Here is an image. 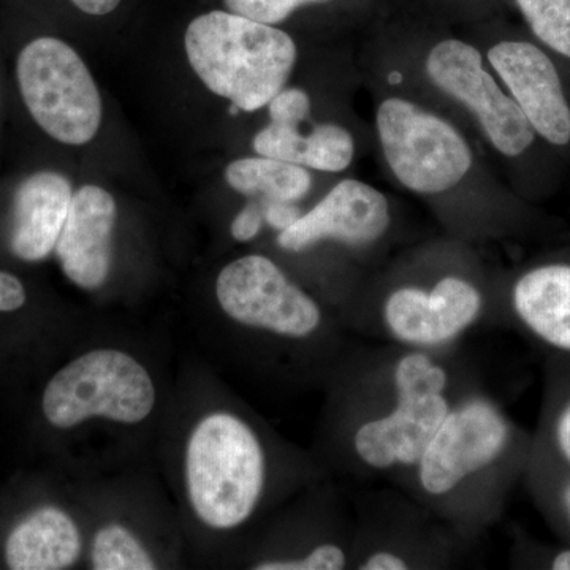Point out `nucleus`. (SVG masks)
I'll return each mask as SVG.
<instances>
[{"label":"nucleus","mask_w":570,"mask_h":570,"mask_svg":"<svg viewBox=\"0 0 570 570\" xmlns=\"http://www.w3.org/2000/svg\"><path fill=\"white\" fill-rule=\"evenodd\" d=\"M531 450L532 438L498 401L463 389L415 466L404 474L428 512L469 534L499 515L510 487L527 472Z\"/></svg>","instance_id":"f257e3e1"},{"label":"nucleus","mask_w":570,"mask_h":570,"mask_svg":"<svg viewBox=\"0 0 570 570\" xmlns=\"http://www.w3.org/2000/svg\"><path fill=\"white\" fill-rule=\"evenodd\" d=\"M355 366L348 449L367 474H404L459 397L444 352L396 346Z\"/></svg>","instance_id":"f03ea898"},{"label":"nucleus","mask_w":570,"mask_h":570,"mask_svg":"<svg viewBox=\"0 0 570 570\" xmlns=\"http://www.w3.org/2000/svg\"><path fill=\"white\" fill-rule=\"evenodd\" d=\"M184 43L206 88L246 112L268 107L296 62V45L287 32L232 11L195 18Z\"/></svg>","instance_id":"7ed1b4c3"},{"label":"nucleus","mask_w":570,"mask_h":570,"mask_svg":"<svg viewBox=\"0 0 570 570\" xmlns=\"http://www.w3.org/2000/svg\"><path fill=\"white\" fill-rule=\"evenodd\" d=\"M186 485L206 527L227 531L245 524L266 487V453L253 426L230 412L198 422L187 442Z\"/></svg>","instance_id":"20e7f679"},{"label":"nucleus","mask_w":570,"mask_h":570,"mask_svg":"<svg viewBox=\"0 0 570 570\" xmlns=\"http://www.w3.org/2000/svg\"><path fill=\"white\" fill-rule=\"evenodd\" d=\"M156 387L146 367L116 348L86 352L48 382L43 414L52 426L73 428L94 417L140 423L151 415Z\"/></svg>","instance_id":"39448f33"},{"label":"nucleus","mask_w":570,"mask_h":570,"mask_svg":"<svg viewBox=\"0 0 570 570\" xmlns=\"http://www.w3.org/2000/svg\"><path fill=\"white\" fill-rule=\"evenodd\" d=\"M376 130L390 171L411 193H449L474 164L471 146L456 127L403 97L379 104Z\"/></svg>","instance_id":"423d86ee"},{"label":"nucleus","mask_w":570,"mask_h":570,"mask_svg":"<svg viewBox=\"0 0 570 570\" xmlns=\"http://www.w3.org/2000/svg\"><path fill=\"white\" fill-rule=\"evenodd\" d=\"M22 100L39 124L63 145H86L102 124V99L91 71L66 41L41 37L18 58Z\"/></svg>","instance_id":"0eeeda50"},{"label":"nucleus","mask_w":570,"mask_h":570,"mask_svg":"<svg viewBox=\"0 0 570 570\" xmlns=\"http://www.w3.org/2000/svg\"><path fill=\"white\" fill-rule=\"evenodd\" d=\"M485 311L482 287L459 273H448L433 284L390 288L371 324L393 346L444 352L478 325Z\"/></svg>","instance_id":"6e6552de"},{"label":"nucleus","mask_w":570,"mask_h":570,"mask_svg":"<svg viewBox=\"0 0 570 570\" xmlns=\"http://www.w3.org/2000/svg\"><path fill=\"white\" fill-rule=\"evenodd\" d=\"M220 307L236 324L285 340L316 336L324 311L265 255H246L225 266L216 281Z\"/></svg>","instance_id":"1a4fd4ad"},{"label":"nucleus","mask_w":570,"mask_h":570,"mask_svg":"<svg viewBox=\"0 0 570 570\" xmlns=\"http://www.w3.org/2000/svg\"><path fill=\"white\" fill-rule=\"evenodd\" d=\"M425 69L438 89L474 116L487 140L502 156L519 157L531 148L534 130L487 69L478 48L459 39L439 41L428 52Z\"/></svg>","instance_id":"9d476101"},{"label":"nucleus","mask_w":570,"mask_h":570,"mask_svg":"<svg viewBox=\"0 0 570 570\" xmlns=\"http://www.w3.org/2000/svg\"><path fill=\"white\" fill-rule=\"evenodd\" d=\"M392 225L387 197L376 187L344 179L287 230L277 235V246L287 253H303L324 242L347 247L376 245Z\"/></svg>","instance_id":"9b49d317"},{"label":"nucleus","mask_w":570,"mask_h":570,"mask_svg":"<svg viewBox=\"0 0 570 570\" xmlns=\"http://www.w3.org/2000/svg\"><path fill=\"white\" fill-rule=\"evenodd\" d=\"M487 61L535 135L569 145L570 105L550 56L530 41L504 40L490 48Z\"/></svg>","instance_id":"f8f14e48"},{"label":"nucleus","mask_w":570,"mask_h":570,"mask_svg":"<svg viewBox=\"0 0 570 570\" xmlns=\"http://www.w3.org/2000/svg\"><path fill=\"white\" fill-rule=\"evenodd\" d=\"M269 124L253 140L258 156L273 157L325 174H341L352 164L355 140L346 127L318 124L309 134L311 100L306 91L284 88L268 104Z\"/></svg>","instance_id":"ddd939ff"},{"label":"nucleus","mask_w":570,"mask_h":570,"mask_svg":"<svg viewBox=\"0 0 570 570\" xmlns=\"http://www.w3.org/2000/svg\"><path fill=\"white\" fill-rule=\"evenodd\" d=\"M116 202L99 186H82L71 197L58 245L59 264L71 283L85 291L102 287L111 269Z\"/></svg>","instance_id":"4468645a"},{"label":"nucleus","mask_w":570,"mask_h":570,"mask_svg":"<svg viewBox=\"0 0 570 570\" xmlns=\"http://www.w3.org/2000/svg\"><path fill=\"white\" fill-rule=\"evenodd\" d=\"M509 309L528 335L570 358V261H547L521 273L510 287Z\"/></svg>","instance_id":"2eb2a0df"},{"label":"nucleus","mask_w":570,"mask_h":570,"mask_svg":"<svg viewBox=\"0 0 570 570\" xmlns=\"http://www.w3.org/2000/svg\"><path fill=\"white\" fill-rule=\"evenodd\" d=\"M71 197L69 179L56 171H37L18 186L10 236L11 250L18 258L40 262L55 250Z\"/></svg>","instance_id":"dca6fc26"},{"label":"nucleus","mask_w":570,"mask_h":570,"mask_svg":"<svg viewBox=\"0 0 570 570\" xmlns=\"http://www.w3.org/2000/svg\"><path fill=\"white\" fill-rule=\"evenodd\" d=\"M81 551L80 530L69 513L43 508L10 532L6 560L13 570H61L80 560Z\"/></svg>","instance_id":"f3484780"},{"label":"nucleus","mask_w":570,"mask_h":570,"mask_svg":"<svg viewBox=\"0 0 570 570\" xmlns=\"http://www.w3.org/2000/svg\"><path fill=\"white\" fill-rule=\"evenodd\" d=\"M225 181L236 193L264 202H296L313 186L307 168L273 157H245L225 168Z\"/></svg>","instance_id":"a211bd4d"},{"label":"nucleus","mask_w":570,"mask_h":570,"mask_svg":"<svg viewBox=\"0 0 570 570\" xmlns=\"http://www.w3.org/2000/svg\"><path fill=\"white\" fill-rule=\"evenodd\" d=\"M527 475L540 509L570 543V469L532 444Z\"/></svg>","instance_id":"6ab92c4d"},{"label":"nucleus","mask_w":570,"mask_h":570,"mask_svg":"<svg viewBox=\"0 0 570 570\" xmlns=\"http://www.w3.org/2000/svg\"><path fill=\"white\" fill-rule=\"evenodd\" d=\"M96 570H154L157 569L148 550L132 531L118 523L107 524L96 532L91 551Z\"/></svg>","instance_id":"aec40b11"},{"label":"nucleus","mask_w":570,"mask_h":570,"mask_svg":"<svg viewBox=\"0 0 570 570\" xmlns=\"http://www.w3.org/2000/svg\"><path fill=\"white\" fill-rule=\"evenodd\" d=\"M535 39L570 61V0H515Z\"/></svg>","instance_id":"412c9836"},{"label":"nucleus","mask_w":570,"mask_h":570,"mask_svg":"<svg viewBox=\"0 0 570 570\" xmlns=\"http://www.w3.org/2000/svg\"><path fill=\"white\" fill-rule=\"evenodd\" d=\"M543 417L546 422L532 438V444L570 469V384L551 397Z\"/></svg>","instance_id":"4be33fe9"},{"label":"nucleus","mask_w":570,"mask_h":570,"mask_svg":"<svg viewBox=\"0 0 570 570\" xmlns=\"http://www.w3.org/2000/svg\"><path fill=\"white\" fill-rule=\"evenodd\" d=\"M318 2L325 0H224L232 13L272 26L287 20L299 7Z\"/></svg>","instance_id":"5701e85b"},{"label":"nucleus","mask_w":570,"mask_h":570,"mask_svg":"<svg viewBox=\"0 0 570 570\" xmlns=\"http://www.w3.org/2000/svg\"><path fill=\"white\" fill-rule=\"evenodd\" d=\"M265 224L264 202L258 198H249L232 223V236L239 243H247L258 236Z\"/></svg>","instance_id":"b1692460"},{"label":"nucleus","mask_w":570,"mask_h":570,"mask_svg":"<svg viewBox=\"0 0 570 570\" xmlns=\"http://www.w3.org/2000/svg\"><path fill=\"white\" fill-rule=\"evenodd\" d=\"M302 214V209L294 202H264L265 224L279 234L292 227Z\"/></svg>","instance_id":"393cba45"},{"label":"nucleus","mask_w":570,"mask_h":570,"mask_svg":"<svg viewBox=\"0 0 570 570\" xmlns=\"http://www.w3.org/2000/svg\"><path fill=\"white\" fill-rule=\"evenodd\" d=\"M26 303L24 285L17 276L0 272V313L20 309Z\"/></svg>","instance_id":"a878e982"},{"label":"nucleus","mask_w":570,"mask_h":570,"mask_svg":"<svg viewBox=\"0 0 570 570\" xmlns=\"http://www.w3.org/2000/svg\"><path fill=\"white\" fill-rule=\"evenodd\" d=\"M540 568L550 570H570V543L554 549L540 551Z\"/></svg>","instance_id":"bb28decb"},{"label":"nucleus","mask_w":570,"mask_h":570,"mask_svg":"<svg viewBox=\"0 0 570 570\" xmlns=\"http://www.w3.org/2000/svg\"><path fill=\"white\" fill-rule=\"evenodd\" d=\"M75 6L81 11L88 14H96V17H102V14L111 13L112 10L118 9L121 0H71Z\"/></svg>","instance_id":"cd10ccee"},{"label":"nucleus","mask_w":570,"mask_h":570,"mask_svg":"<svg viewBox=\"0 0 570 570\" xmlns=\"http://www.w3.org/2000/svg\"><path fill=\"white\" fill-rule=\"evenodd\" d=\"M239 111H242V110H239V108L236 107V105H234V104H232L230 108H228V112H230L232 116L238 115Z\"/></svg>","instance_id":"c85d7f7f"}]
</instances>
